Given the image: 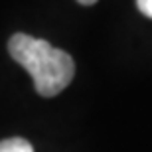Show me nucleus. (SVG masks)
Wrapping results in <instances>:
<instances>
[{"label": "nucleus", "instance_id": "obj_1", "mask_svg": "<svg viewBox=\"0 0 152 152\" xmlns=\"http://www.w3.org/2000/svg\"><path fill=\"white\" fill-rule=\"evenodd\" d=\"M8 51L34 79V87L42 97H56L75 75L73 57L57 50L45 39L28 34H14L8 42Z\"/></svg>", "mask_w": 152, "mask_h": 152}, {"label": "nucleus", "instance_id": "obj_2", "mask_svg": "<svg viewBox=\"0 0 152 152\" xmlns=\"http://www.w3.org/2000/svg\"><path fill=\"white\" fill-rule=\"evenodd\" d=\"M0 152H34V146L26 138L14 136V138L0 140Z\"/></svg>", "mask_w": 152, "mask_h": 152}, {"label": "nucleus", "instance_id": "obj_3", "mask_svg": "<svg viewBox=\"0 0 152 152\" xmlns=\"http://www.w3.org/2000/svg\"><path fill=\"white\" fill-rule=\"evenodd\" d=\"M136 6L146 18H152V0H136Z\"/></svg>", "mask_w": 152, "mask_h": 152}, {"label": "nucleus", "instance_id": "obj_4", "mask_svg": "<svg viewBox=\"0 0 152 152\" xmlns=\"http://www.w3.org/2000/svg\"><path fill=\"white\" fill-rule=\"evenodd\" d=\"M79 4H83V6H91V4H95L97 0H77Z\"/></svg>", "mask_w": 152, "mask_h": 152}]
</instances>
